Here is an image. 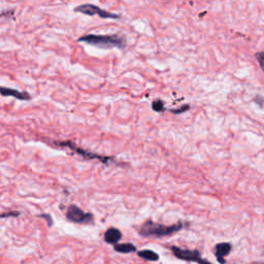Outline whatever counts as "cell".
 <instances>
[{"instance_id":"14","label":"cell","mask_w":264,"mask_h":264,"mask_svg":"<svg viewBox=\"0 0 264 264\" xmlns=\"http://www.w3.org/2000/svg\"><path fill=\"white\" fill-rule=\"evenodd\" d=\"M20 215V213L18 212H11V213H4V214H0V218H6V217H17Z\"/></svg>"},{"instance_id":"6","label":"cell","mask_w":264,"mask_h":264,"mask_svg":"<svg viewBox=\"0 0 264 264\" xmlns=\"http://www.w3.org/2000/svg\"><path fill=\"white\" fill-rule=\"evenodd\" d=\"M56 144L58 145H63V146H70L71 149H72L73 151H75L76 153H79L81 155H84V156H87L88 158H90V159H97V160H99L101 162H104V163H107L109 162L112 158L111 157H105V156H99V155H96V154H91L89 152H86V151H83L81 148H76V146L73 145L72 143L71 142H66V143H55Z\"/></svg>"},{"instance_id":"15","label":"cell","mask_w":264,"mask_h":264,"mask_svg":"<svg viewBox=\"0 0 264 264\" xmlns=\"http://www.w3.org/2000/svg\"><path fill=\"white\" fill-rule=\"evenodd\" d=\"M38 217H40V218H44L45 220H47V221H48V226H52L53 220H52V218H51L50 215H45V214H43V215H40V216H38Z\"/></svg>"},{"instance_id":"4","label":"cell","mask_w":264,"mask_h":264,"mask_svg":"<svg viewBox=\"0 0 264 264\" xmlns=\"http://www.w3.org/2000/svg\"><path fill=\"white\" fill-rule=\"evenodd\" d=\"M66 217L71 222L79 224H88L93 222L94 220L92 214L83 212L79 207H76V205H71V207H68Z\"/></svg>"},{"instance_id":"9","label":"cell","mask_w":264,"mask_h":264,"mask_svg":"<svg viewBox=\"0 0 264 264\" xmlns=\"http://www.w3.org/2000/svg\"><path fill=\"white\" fill-rule=\"evenodd\" d=\"M122 239V233L119 229H117L115 227H111L107 229L104 233V240L107 243L111 244H117L118 241Z\"/></svg>"},{"instance_id":"7","label":"cell","mask_w":264,"mask_h":264,"mask_svg":"<svg viewBox=\"0 0 264 264\" xmlns=\"http://www.w3.org/2000/svg\"><path fill=\"white\" fill-rule=\"evenodd\" d=\"M231 244L229 242H220L218 244H216V247H215V256H216L218 262L220 264H225L226 263V256H228L230 252H231Z\"/></svg>"},{"instance_id":"1","label":"cell","mask_w":264,"mask_h":264,"mask_svg":"<svg viewBox=\"0 0 264 264\" xmlns=\"http://www.w3.org/2000/svg\"><path fill=\"white\" fill-rule=\"evenodd\" d=\"M184 224L182 222H179L173 225H163L159 223H155L153 221H146L142 225L140 229L141 236L144 238H164L172 236L173 233L179 232L181 229H183Z\"/></svg>"},{"instance_id":"10","label":"cell","mask_w":264,"mask_h":264,"mask_svg":"<svg viewBox=\"0 0 264 264\" xmlns=\"http://www.w3.org/2000/svg\"><path fill=\"white\" fill-rule=\"evenodd\" d=\"M114 249L116 252L122 253V254H129V253L136 252V247L134 246L133 243H130V242L117 243V244H115Z\"/></svg>"},{"instance_id":"12","label":"cell","mask_w":264,"mask_h":264,"mask_svg":"<svg viewBox=\"0 0 264 264\" xmlns=\"http://www.w3.org/2000/svg\"><path fill=\"white\" fill-rule=\"evenodd\" d=\"M152 107H153V110L155 112H163L165 111V107H164V103L163 101L161 100H155L153 103H152Z\"/></svg>"},{"instance_id":"5","label":"cell","mask_w":264,"mask_h":264,"mask_svg":"<svg viewBox=\"0 0 264 264\" xmlns=\"http://www.w3.org/2000/svg\"><path fill=\"white\" fill-rule=\"evenodd\" d=\"M74 12L76 13H81L84 15H88V16H95L98 15L100 16V18L102 19H120L121 17L119 15H116L110 12H106L101 9L100 7L96 6L94 4H82L76 6L74 8Z\"/></svg>"},{"instance_id":"8","label":"cell","mask_w":264,"mask_h":264,"mask_svg":"<svg viewBox=\"0 0 264 264\" xmlns=\"http://www.w3.org/2000/svg\"><path fill=\"white\" fill-rule=\"evenodd\" d=\"M0 94H1L2 96H5V97L13 96L19 100L27 101V100L31 99V96L29 95V93L21 92V91L16 90V89H12V88H6V87H0Z\"/></svg>"},{"instance_id":"3","label":"cell","mask_w":264,"mask_h":264,"mask_svg":"<svg viewBox=\"0 0 264 264\" xmlns=\"http://www.w3.org/2000/svg\"><path fill=\"white\" fill-rule=\"evenodd\" d=\"M170 250L173 253V255L181 260L195 262L198 264H212L210 261L201 257L198 250H186L175 246H172Z\"/></svg>"},{"instance_id":"16","label":"cell","mask_w":264,"mask_h":264,"mask_svg":"<svg viewBox=\"0 0 264 264\" xmlns=\"http://www.w3.org/2000/svg\"><path fill=\"white\" fill-rule=\"evenodd\" d=\"M189 110V105H185L183 106V109H180V110H172L171 112L174 113V114H180V113H183L185 111H188Z\"/></svg>"},{"instance_id":"11","label":"cell","mask_w":264,"mask_h":264,"mask_svg":"<svg viewBox=\"0 0 264 264\" xmlns=\"http://www.w3.org/2000/svg\"><path fill=\"white\" fill-rule=\"evenodd\" d=\"M138 255L146 261H158L159 255L152 250H142L138 252Z\"/></svg>"},{"instance_id":"2","label":"cell","mask_w":264,"mask_h":264,"mask_svg":"<svg viewBox=\"0 0 264 264\" xmlns=\"http://www.w3.org/2000/svg\"><path fill=\"white\" fill-rule=\"evenodd\" d=\"M77 42L86 43L88 45L96 46L102 48H124L127 46L125 37L120 34H113V35L87 34L80 37Z\"/></svg>"},{"instance_id":"13","label":"cell","mask_w":264,"mask_h":264,"mask_svg":"<svg viewBox=\"0 0 264 264\" xmlns=\"http://www.w3.org/2000/svg\"><path fill=\"white\" fill-rule=\"evenodd\" d=\"M255 58H256V60L259 62V65L261 67V70L264 72V53L263 52L256 53Z\"/></svg>"}]
</instances>
